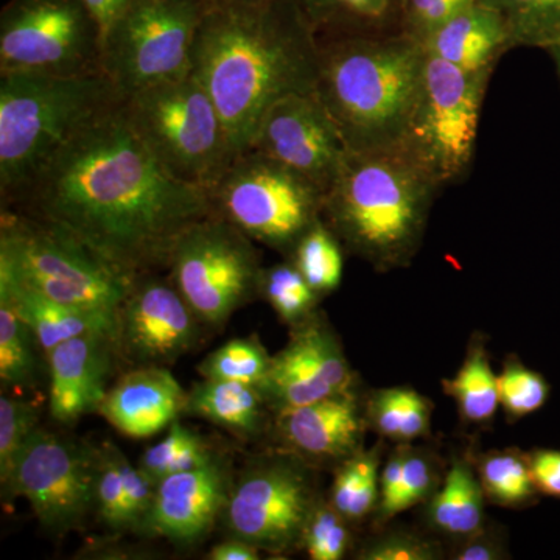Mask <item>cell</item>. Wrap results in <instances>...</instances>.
I'll list each match as a JSON object with an SVG mask.
<instances>
[{
    "instance_id": "1",
    "label": "cell",
    "mask_w": 560,
    "mask_h": 560,
    "mask_svg": "<svg viewBox=\"0 0 560 560\" xmlns=\"http://www.w3.org/2000/svg\"><path fill=\"white\" fill-rule=\"evenodd\" d=\"M61 228L135 280L168 268L176 242L212 215L208 191L173 178L132 130L125 101L70 140L11 206Z\"/></svg>"
},
{
    "instance_id": "2",
    "label": "cell",
    "mask_w": 560,
    "mask_h": 560,
    "mask_svg": "<svg viewBox=\"0 0 560 560\" xmlns=\"http://www.w3.org/2000/svg\"><path fill=\"white\" fill-rule=\"evenodd\" d=\"M191 75L219 108L238 156L276 102L315 92L318 38L296 0H210L195 39Z\"/></svg>"
},
{
    "instance_id": "3",
    "label": "cell",
    "mask_w": 560,
    "mask_h": 560,
    "mask_svg": "<svg viewBox=\"0 0 560 560\" xmlns=\"http://www.w3.org/2000/svg\"><path fill=\"white\" fill-rule=\"evenodd\" d=\"M440 189L400 143L349 151L324 197L323 220L375 271L401 270L418 256Z\"/></svg>"
},
{
    "instance_id": "4",
    "label": "cell",
    "mask_w": 560,
    "mask_h": 560,
    "mask_svg": "<svg viewBox=\"0 0 560 560\" xmlns=\"http://www.w3.org/2000/svg\"><path fill=\"white\" fill-rule=\"evenodd\" d=\"M425 58L423 47L404 33L318 39L315 92L350 151L400 142Z\"/></svg>"
},
{
    "instance_id": "5",
    "label": "cell",
    "mask_w": 560,
    "mask_h": 560,
    "mask_svg": "<svg viewBox=\"0 0 560 560\" xmlns=\"http://www.w3.org/2000/svg\"><path fill=\"white\" fill-rule=\"evenodd\" d=\"M125 101L103 72L0 73V194L20 200L81 131Z\"/></svg>"
},
{
    "instance_id": "6",
    "label": "cell",
    "mask_w": 560,
    "mask_h": 560,
    "mask_svg": "<svg viewBox=\"0 0 560 560\" xmlns=\"http://www.w3.org/2000/svg\"><path fill=\"white\" fill-rule=\"evenodd\" d=\"M0 278L72 307L117 313L132 280L49 221L2 208Z\"/></svg>"
},
{
    "instance_id": "7",
    "label": "cell",
    "mask_w": 560,
    "mask_h": 560,
    "mask_svg": "<svg viewBox=\"0 0 560 560\" xmlns=\"http://www.w3.org/2000/svg\"><path fill=\"white\" fill-rule=\"evenodd\" d=\"M132 130L173 178L208 191L234 161L219 108L194 75L125 98Z\"/></svg>"
},
{
    "instance_id": "8",
    "label": "cell",
    "mask_w": 560,
    "mask_h": 560,
    "mask_svg": "<svg viewBox=\"0 0 560 560\" xmlns=\"http://www.w3.org/2000/svg\"><path fill=\"white\" fill-rule=\"evenodd\" d=\"M323 499L318 467L289 448L259 453L234 478L223 517L230 536L260 551L289 555Z\"/></svg>"
},
{
    "instance_id": "9",
    "label": "cell",
    "mask_w": 560,
    "mask_h": 560,
    "mask_svg": "<svg viewBox=\"0 0 560 560\" xmlns=\"http://www.w3.org/2000/svg\"><path fill=\"white\" fill-rule=\"evenodd\" d=\"M209 197L217 215L289 259L323 219L326 194L300 173L248 150L234 158Z\"/></svg>"
},
{
    "instance_id": "10",
    "label": "cell",
    "mask_w": 560,
    "mask_h": 560,
    "mask_svg": "<svg viewBox=\"0 0 560 560\" xmlns=\"http://www.w3.org/2000/svg\"><path fill=\"white\" fill-rule=\"evenodd\" d=\"M210 0H132L102 39V70L124 98L191 73Z\"/></svg>"
},
{
    "instance_id": "11",
    "label": "cell",
    "mask_w": 560,
    "mask_h": 560,
    "mask_svg": "<svg viewBox=\"0 0 560 560\" xmlns=\"http://www.w3.org/2000/svg\"><path fill=\"white\" fill-rule=\"evenodd\" d=\"M490 79L492 73L464 72L427 54L418 97L399 143L441 187L459 183L470 171Z\"/></svg>"
},
{
    "instance_id": "12",
    "label": "cell",
    "mask_w": 560,
    "mask_h": 560,
    "mask_svg": "<svg viewBox=\"0 0 560 560\" xmlns=\"http://www.w3.org/2000/svg\"><path fill=\"white\" fill-rule=\"evenodd\" d=\"M171 280L208 327H221L259 296L260 256L254 241L217 213L191 224L172 250Z\"/></svg>"
},
{
    "instance_id": "13",
    "label": "cell",
    "mask_w": 560,
    "mask_h": 560,
    "mask_svg": "<svg viewBox=\"0 0 560 560\" xmlns=\"http://www.w3.org/2000/svg\"><path fill=\"white\" fill-rule=\"evenodd\" d=\"M2 72H103L101 28L81 0H11L0 18Z\"/></svg>"
},
{
    "instance_id": "14",
    "label": "cell",
    "mask_w": 560,
    "mask_h": 560,
    "mask_svg": "<svg viewBox=\"0 0 560 560\" xmlns=\"http://www.w3.org/2000/svg\"><path fill=\"white\" fill-rule=\"evenodd\" d=\"M97 447L39 427L14 460L3 493L24 497L44 529L65 536L95 511Z\"/></svg>"
},
{
    "instance_id": "15",
    "label": "cell",
    "mask_w": 560,
    "mask_h": 560,
    "mask_svg": "<svg viewBox=\"0 0 560 560\" xmlns=\"http://www.w3.org/2000/svg\"><path fill=\"white\" fill-rule=\"evenodd\" d=\"M205 327L172 280L149 272L132 280L117 311L114 348L132 368H165L197 348Z\"/></svg>"
},
{
    "instance_id": "16",
    "label": "cell",
    "mask_w": 560,
    "mask_h": 560,
    "mask_svg": "<svg viewBox=\"0 0 560 560\" xmlns=\"http://www.w3.org/2000/svg\"><path fill=\"white\" fill-rule=\"evenodd\" d=\"M248 150L300 173L324 194L350 151L316 92H298L276 102L261 117Z\"/></svg>"
},
{
    "instance_id": "17",
    "label": "cell",
    "mask_w": 560,
    "mask_h": 560,
    "mask_svg": "<svg viewBox=\"0 0 560 560\" xmlns=\"http://www.w3.org/2000/svg\"><path fill=\"white\" fill-rule=\"evenodd\" d=\"M355 386L357 375L341 341L319 311L291 327L289 342L271 355L270 370L260 383L275 416Z\"/></svg>"
},
{
    "instance_id": "18",
    "label": "cell",
    "mask_w": 560,
    "mask_h": 560,
    "mask_svg": "<svg viewBox=\"0 0 560 560\" xmlns=\"http://www.w3.org/2000/svg\"><path fill=\"white\" fill-rule=\"evenodd\" d=\"M232 478L220 453L198 469L168 475L158 482L142 534L180 547L200 544L223 517Z\"/></svg>"
},
{
    "instance_id": "19",
    "label": "cell",
    "mask_w": 560,
    "mask_h": 560,
    "mask_svg": "<svg viewBox=\"0 0 560 560\" xmlns=\"http://www.w3.org/2000/svg\"><path fill=\"white\" fill-rule=\"evenodd\" d=\"M283 448L298 453L316 467L342 460L363 451L368 427L366 399L355 388L342 390L304 407L279 412L275 425Z\"/></svg>"
},
{
    "instance_id": "20",
    "label": "cell",
    "mask_w": 560,
    "mask_h": 560,
    "mask_svg": "<svg viewBox=\"0 0 560 560\" xmlns=\"http://www.w3.org/2000/svg\"><path fill=\"white\" fill-rule=\"evenodd\" d=\"M46 360L51 419L72 423L101 410L117 360L113 331H90L61 342Z\"/></svg>"
},
{
    "instance_id": "21",
    "label": "cell",
    "mask_w": 560,
    "mask_h": 560,
    "mask_svg": "<svg viewBox=\"0 0 560 560\" xmlns=\"http://www.w3.org/2000/svg\"><path fill=\"white\" fill-rule=\"evenodd\" d=\"M187 390L164 366H140L108 389L98 415L135 440L154 436L184 416Z\"/></svg>"
},
{
    "instance_id": "22",
    "label": "cell",
    "mask_w": 560,
    "mask_h": 560,
    "mask_svg": "<svg viewBox=\"0 0 560 560\" xmlns=\"http://www.w3.org/2000/svg\"><path fill=\"white\" fill-rule=\"evenodd\" d=\"M514 49L499 11L477 2L441 25L423 50L464 72L492 73L500 58Z\"/></svg>"
},
{
    "instance_id": "23",
    "label": "cell",
    "mask_w": 560,
    "mask_h": 560,
    "mask_svg": "<svg viewBox=\"0 0 560 560\" xmlns=\"http://www.w3.org/2000/svg\"><path fill=\"white\" fill-rule=\"evenodd\" d=\"M184 416L208 420L245 441L259 440L275 425L260 386L241 382L202 378L187 393Z\"/></svg>"
},
{
    "instance_id": "24",
    "label": "cell",
    "mask_w": 560,
    "mask_h": 560,
    "mask_svg": "<svg viewBox=\"0 0 560 560\" xmlns=\"http://www.w3.org/2000/svg\"><path fill=\"white\" fill-rule=\"evenodd\" d=\"M0 300L9 302L20 318L31 327L40 352L46 357L61 342L90 331H113L114 335L117 313L61 304L9 279L0 278Z\"/></svg>"
},
{
    "instance_id": "25",
    "label": "cell",
    "mask_w": 560,
    "mask_h": 560,
    "mask_svg": "<svg viewBox=\"0 0 560 560\" xmlns=\"http://www.w3.org/2000/svg\"><path fill=\"white\" fill-rule=\"evenodd\" d=\"M486 499L470 456H453L442 482L427 501L430 528L453 541L486 528Z\"/></svg>"
},
{
    "instance_id": "26",
    "label": "cell",
    "mask_w": 560,
    "mask_h": 560,
    "mask_svg": "<svg viewBox=\"0 0 560 560\" xmlns=\"http://www.w3.org/2000/svg\"><path fill=\"white\" fill-rule=\"evenodd\" d=\"M316 38L401 33V0H296Z\"/></svg>"
},
{
    "instance_id": "27",
    "label": "cell",
    "mask_w": 560,
    "mask_h": 560,
    "mask_svg": "<svg viewBox=\"0 0 560 560\" xmlns=\"http://www.w3.org/2000/svg\"><path fill=\"white\" fill-rule=\"evenodd\" d=\"M366 419L383 440L411 444L429 436L433 401L411 386L375 389L366 397Z\"/></svg>"
},
{
    "instance_id": "28",
    "label": "cell",
    "mask_w": 560,
    "mask_h": 560,
    "mask_svg": "<svg viewBox=\"0 0 560 560\" xmlns=\"http://www.w3.org/2000/svg\"><path fill=\"white\" fill-rule=\"evenodd\" d=\"M442 389L455 401L459 418L469 425H489L500 410L499 382L490 366L486 342L471 340L455 377L444 378Z\"/></svg>"
},
{
    "instance_id": "29",
    "label": "cell",
    "mask_w": 560,
    "mask_h": 560,
    "mask_svg": "<svg viewBox=\"0 0 560 560\" xmlns=\"http://www.w3.org/2000/svg\"><path fill=\"white\" fill-rule=\"evenodd\" d=\"M382 452L360 451L335 469L329 501L350 525H360L375 514L381 500Z\"/></svg>"
},
{
    "instance_id": "30",
    "label": "cell",
    "mask_w": 560,
    "mask_h": 560,
    "mask_svg": "<svg viewBox=\"0 0 560 560\" xmlns=\"http://www.w3.org/2000/svg\"><path fill=\"white\" fill-rule=\"evenodd\" d=\"M474 464L488 503L522 510L539 500L528 453L518 448L490 451L481 453Z\"/></svg>"
},
{
    "instance_id": "31",
    "label": "cell",
    "mask_w": 560,
    "mask_h": 560,
    "mask_svg": "<svg viewBox=\"0 0 560 560\" xmlns=\"http://www.w3.org/2000/svg\"><path fill=\"white\" fill-rule=\"evenodd\" d=\"M341 242L320 219L305 232L289 257L318 296L334 293L345 272Z\"/></svg>"
},
{
    "instance_id": "32",
    "label": "cell",
    "mask_w": 560,
    "mask_h": 560,
    "mask_svg": "<svg viewBox=\"0 0 560 560\" xmlns=\"http://www.w3.org/2000/svg\"><path fill=\"white\" fill-rule=\"evenodd\" d=\"M219 455L205 438L194 430L180 425L179 420L168 427L164 440L156 442L140 456L139 467L153 480L160 482L168 475L198 469Z\"/></svg>"
},
{
    "instance_id": "33",
    "label": "cell",
    "mask_w": 560,
    "mask_h": 560,
    "mask_svg": "<svg viewBox=\"0 0 560 560\" xmlns=\"http://www.w3.org/2000/svg\"><path fill=\"white\" fill-rule=\"evenodd\" d=\"M503 18L512 47L548 46L560 36V0H478Z\"/></svg>"
},
{
    "instance_id": "34",
    "label": "cell",
    "mask_w": 560,
    "mask_h": 560,
    "mask_svg": "<svg viewBox=\"0 0 560 560\" xmlns=\"http://www.w3.org/2000/svg\"><path fill=\"white\" fill-rule=\"evenodd\" d=\"M259 296L264 298L279 319L290 327L298 326L318 312L320 300L289 259L261 270Z\"/></svg>"
},
{
    "instance_id": "35",
    "label": "cell",
    "mask_w": 560,
    "mask_h": 560,
    "mask_svg": "<svg viewBox=\"0 0 560 560\" xmlns=\"http://www.w3.org/2000/svg\"><path fill=\"white\" fill-rule=\"evenodd\" d=\"M271 355L256 335L234 338L210 352L198 364L202 378L260 386L270 370Z\"/></svg>"
},
{
    "instance_id": "36",
    "label": "cell",
    "mask_w": 560,
    "mask_h": 560,
    "mask_svg": "<svg viewBox=\"0 0 560 560\" xmlns=\"http://www.w3.org/2000/svg\"><path fill=\"white\" fill-rule=\"evenodd\" d=\"M36 346L38 341L31 327L9 302L0 300V381L3 385H32L38 368Z\"/></svg>"
},
{
    "instance_id": "37",
    "label": "cell",
    "mask_w": 560,
    "mask_h": 560,
    "mask_svg": "<svg viewBox=\"0 0 560 560\" xmlns=\"http://www.w3.org/2000/svg\"><path fill=\"white\" fill-rule=\"evenodd\" d=\"M500 408L510 420L534 415L548 404L551 386L540 372L530 370L517 357H510L497 374Z\"/></svg>"
},
{
    "instance_id": "38",
    "label": "cell",
    "mask_w": 560,
    "mask_h": 560,
    "mask_svg": "<svg viewBox=\"0 0 560 560\" xmlns=\"http://www.w3.org/2000/svg\"><path fill=\"white\" fill-rule=\"evenodd\" d=\"M124 452L110 441L97 447V480H95V512L105 528L114 533L130 530L125 499L120 459Z\"/></svg>"
},
{
    "instance_id": "39",
    "label": "cell",
    "mask_w": 560,
    "mask_h": 560,
    "mask_svg": "<svg viewBox=\"0 0 560 560\" xmlns=\"http://www.w3.org/2000/svg\"><path fill=\"white\" fill-rule=\"evenodd\" d=\"M440 467L431 452L412 444H404L400 486L386 514L385 525L401 512L425 504L440 488Z\"/></svg>"
},
{
    "instance_id": "40",
    "label": "cell",
    "mask_w": 560,
    "mask_h": 560,
    "mask_svg": "<svg viewBox=\"0 0 560 560\" xmlns=\"http://www.w3.org/2000/svg\"><path fill=\"white\" fill-rule=\"evenodd\" d=\"M39 411L33 401L0 396V482L9 481L14 460L28 438L39 429Z\"/></svg>"
},
{
    "instance_id": "41",
    "label": "cell",
    "mask_w": 560,
    "mask_h": 560,
    "mask_svg": "<svg viewBox=\"0 0 560 560\" xmlns=\"http://www.w3.org/2000/svg\"><path fill=\"white\" fill-rule=\"evenodd\" d=\"M350 523L323 497L313 511L302 539V550L312 560H340L348 555L352 537Z\"/></svg>"
},
{
    "instance_id": "42",
    "label": "cell",
    "mask_w": 560,
    "mask_h": 560,
    "mask_svg": "<svg viewBox=\"0 0 560 560\" xmlns=\"http://www.w3.org/2000/svg\"><path fill=\"white\" fill-rule=\"evenodd\" d=\"M445 552L438 541L411 530H386L361 545L359 560H440Z\"/></svg>"
},
{
    "instance_id": "43",
    "label": "cell",
    "mask_w": 560,
    "mask_h": 560,
    "mask_svg": "<svg viewBox=\"0 0 560 560\" xmlns=\"http://www.w3.org/2000/svg\"><path fill=\"white\" fill-rule=\"evenodd\" d=\"M478 0H401V33L423 47L441 25Z\"/></svg>"
},
{
    "instance_id": "44",
    "label": "cell",
    "mask_w": 560,
    "mask_h": 560,
    "mask_svg": "<svg viewBox=\"0 0 560 560\" xmlns=\"http://www.w3.org/2000/svg\"><path fill=\"white\" fill-rule=\"evenodd\" d=\"M120 467L124 475L125 499H127L128 526L130 530L142 533L153 506L158 485L139 466H132L125 455H121Z\"/></svg>"
},
{
    "instance_id": "45",
    "label": "cell",
    "mask_w": 560,
    "mask_h": 560,
    "mask_svg": "<svg viewBox=\"0 0 560 560\" xmlns=\"http://www.w3.org/2000/svg\"><path fill=\"white\" fill-rule=\"evenodd\" d=\"M508 558L506 545L500 534L485 529L467 539L453 541L448 559L453 560H501Z\"/></svg>"
},
{
    "instance_id": "46",
    "label": "cell",
    "mask_w": 560,
    "mask_h": 560,
    "mask_svg": "<svg viewBox=\"0 0 560 560\" xmlns=\"http://www.w3.org/2000/svg\"><path fill=\"white\" fill-rule=\"evenodd\" d=\"M528 455L530 471L540 495L560 500L559 448H534Z\"/></svg>"
},
{
    "instance_id": "47",
    "label": "cell",
    "mask_w": 560,
    "mask_h": 560,
    "mask_svg": "<svg viewBox=\"0 0 560 560\" xmlns=\"http://www.w3.org/2000/svg\"><path fill=\"white\" fill-rule=\"evenodd\" d=\"M81 2L97 22L103 39L110 25L119 20L125 10L131 5L132 0H81Z\"/></svg>"
},
{
    "instance_id": "48",
    "label": "cell",
    "mask_w": 560,
    "mask_h": 560,
    "mask_svg": "<svg viewBox=\"0 0 560 560\" xmlns=\"http://www.w3.org/2000/svg\"><path fill=\"white\" fill-rule=\"evenodd\" d=\"M260 550L249 541L230 536L226 540L213 545L209 551L210 560H257L260 559Z\"/></svg>"
},
{
    "instance_id": "49",
    "label": "cell",
    "mask_w": 560,
    "mask_h": 560,
    "mask_svg": "<svg viewBox=\"0 0 560 560\" xmlns=\"http://www.w3.org/2000/svg\"><path fill=\"white\" fill-rule=\"evenodd\" d=\"M545 50L550 51L552 60H555L556 66H558V72L560 75V36H559V38H556L555 40H552L550 46H548L547 49H545Z\"/></svg>"
},
{
    "instance_id": "50",
    "label": "cell",
    "mask_w": 560,
    "mask_h": 560,
    "mask_svg": "<svg viewBox=\"0 0 560 560\" xmlns=\"http://www.w3.org/2000/svg\"><path fill=\"white\" fill-rule=\"evenodd\" d=\"M234 2L259 3V2H265V0H234Z\"/></svg>"
}]
</instances>
